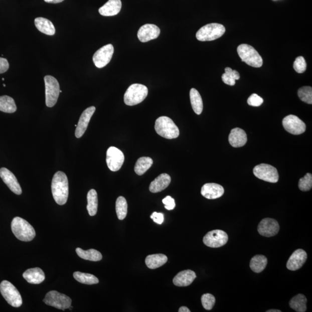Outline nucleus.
<instances>
[{
  "label": "nucleus",
  "mask_w": 312,
  "mask_h": 312,
  "mask_svg": "<svg viewBox=\"0 0 312 312\" xmlns=\"http://www.w3.org/2000/svg\"><path fill=\"white\" fill-rule=\"evenodd\" d=\"M279 224L276 220L271 218L262 219L258 224V232L265 237H272L279 233Z\"/></svg>",
  "instance_id": "obj_15"
},
{
  "label": "nucleus",
  "mask_w": 312,
  "mask_h": 312,
  "mask_svg": "<svg viewBox=\"0 0 312 312\" xmlns=\"http://www.w3.org/2000/svg\"><path fill=\"white\" fill-rule=\"evenodd\" d=\"M161 34V30L157 26L151 24H146L140 27L138 30V39L142 43L157 39Z\"/></svg>",
  "instance_id": "obj_17"
},
{
  "label": "nucleus",
  "mask_w": 312,
  "mask_h": 312,
  "mask_svg": "<svg viewBox=\"0 0 312 312\" xmlns=\"http://www.w3.org/2000/svg\"><path fill=\"white\" fill-rule=\"evenodd\" d=\"M150 218L153 220V221L158 224H163L164 220H165V216L162 213L153 212V214L150 216Z\"/></svg>",
  "instance_id": "obj_44"
},
{
  "label": "nucleus",
  "mask_w": 312,
  "mask_h": 312,
  "mask_svg": "<svg viewBox=\"0 0 312 312\" xmlns=\"http://www.w3.org/2000/svg\"><path fill=\"white\" fill-rule=\"evenodd\" d=\"M263 102V99L256 94L251 95L247 100V104L252 106H260Z\"/></svg>",
  "instance_id": "obj_42"
},
{
  "label": "nucleus",
  "mask_w": 312,
  "mask_h": 312,
  "mask_svg": "<svg viewBox=\"0 0 312 312\" xmlns=\"http://www.w3.org/2000/svg\"><path fill=\"white\" fill-rule=\"evenodd\" d=\"M201 302L204 309L210 310L215 305L216 299L214 295L207 293L201 296Z\"/></svg>",
  "instance_id": "obj_40"
},
{
  "label": "nucleus",
  "mask_w": 312,
  "mask_h": 312,
  "mask_svg": "<svg viewBox=\"0 0 312 312\" xmlns=\"http://www.w3.org/2000/svg\"><path fill=\"white\" fill-rule=\"evenodd\" d=\"M237 52L242 62L249 66L255 68H260L263 64V60L259 53L252 46L241 44L239 46Z\"/></svg>",
  "instance_id": "obj_4"
},
{
  "label": "nucleus",
  "mask_w": 312,
  "mask_h": 312,
  "mask_svg": "<svg viewBox=\"0 0 312 312\" xmlns=\"http://www.w3.org/2000/svg\"><path fill=\"white\" fill-rule=\"evenodd\" d=\"M179 312H190L189 308L186 306H182L179 309Z\"/></svg>",
  "instance_id": "obj_47"
},
{
  "label": "nucleus",
  "mask_w": 312,
  "mask_h": 312,
  "mask_svg": "<svg viewBox=\"0 0 312 312\" xmlns=\"http://www.w3.org/2000/svg\"><path fill=\"white\" fill-rule=\"evenodd\" d=\"M10 64L6 59L0 58V74L5 73L9 69Z\"/></svg>",
  "instance_id": "obj_45"
},
{
  "label": "nucleus",
  "mask_w": 312,
  "mask_h": 312,
  "mask_svg": "<svg viewBox=\"0 0 312 312\" xmlns=\"http://www.w3.org/2000/svg\"><path fill=\"white\" fill-rule=\"evenodd\" d=\"M128 205L125 198L120 196L117 198L116 202V211L118 219L123 220L127 214Z\"/></svg>",
  "instance_id": "obj_36"
},
{
  "label": "nucleus",
  "mask_w": 312,
  "mask_h": 312,
  "mask_svg": "<svg viewBox=\"0 0 312 312\" xmlns=\"http://www.w3.org/2000/svg\"><path fill=\"white\" fill-rule=\"evenodd\" d=\"M124 162V155L117 147L111 146L106 151V162L109 169L113 172L119 171Z\"/></svg>",
  "instance_id": "obj_12"
},
{
  "label": "nucleus",
  "mask_w": 312,
  "mask_h": 312,
  "mask_svg": "<svg viewBox=\"0 0 312 312\" xmlns=\"http://www.w3.org/2000/svg\"><path fill=\"white\" fill-rule=\"evenodd\" d=\"M73 276L75 280L83 284L91 285L97 284L99 282L97 277L90 273L75 272Z\"/></svg>",
  "instance_id": "obj_35"
},
{
  "label": "nucleus",
  "mask_w": 312,
  "mask_h": 312,
  "mask_svg": "<svg viewBox=\"0 0 312 312\" xmlns=\"http://www.w3.org/2000/svg\"><path fill=\"white\" fill-rule=\"evenodd\" d=\"M23 277L29 283L35 284H40L45 279V273L40 268H30L27 270L23 274Z\"/></svg>",
  "instance_id": "obj_25"
},
{
  "label": "nucleus",
  "mask_w": 312,
  "mask_h": 312,
  "mask_svg": "<svg viewBox=\"0 0 312 312\" xmlns=\"http://www.w3.org/2000/svg\"><path fill=\"white\" fill-rule=\"evenodd\" d=\"M294 69L299 74L303 73L306 70V63L302 56L296 58L293 65Z\"/></svg>",
  "instance_id": "obj_41"
},
{
  "label": "nucleus",
  "mask_w": 312,
  "mask_h": 312,
  "mask_svg": "<svg viewBox=\"0 0 312 312\" xmlns=\"http://www.w3.org/2000/svg\"><path fill=\"white\" fill-rule=\"evenodd\" d=\"M17 107L14 99L8 96H0V111L13 113L17 111Z\"/></svg>",
  "instance_id": "obj_33"
},
{
  "label": "nucleus",
  "mask_w": 312,
  "mask_h": 312,
  "mask_svg": "<svg viewBox=\"0 0 312 312\" xmlns=\"http://www.w3.org/2000/svg\"><path fill=\"white\" fill-rule=\"evenodd\" d=\"M307 257L305 250L301 249L296 250L289 258L286 264L287 268L292 271L300 269L305 264Z\"/></svg>",
  "instance_id": "obj_19"
},
{
  "label": "nucleus",
  "mask_w": 312,
  "mask_h": 312,
  "mask_svg": "<svg viewBox=\"0 0 312 312\" xmlns=\"http://www.w3.org/2000/svg\"><path fill=\"white\" fill-rule=\"evenodd\" d=\"M44 302L47 305L65 310L71 306L72 300L67 295L57 291H51L45 295Z\"/></svg>",
  "instance_id": "obj_9"
},
{
  "label": "nucleus",
  "mask_w": 312,
  "mask_h": 312,
  "mask_svg": "<svg viewBox=\"0 0 312 312\" xmlns=\"http://www.w3.org/2000/svg\"><path fill=\"white\" fill-rule=\"evenodd\" d=\"M228 141L234 147H242L247 142L246 133L240 128H233L228 136Z\"/></svg>",
  "instance_id": "obj_22"
},
{
  "label": "nucleus",
  "mask_w": 312,
  "mask_h": 312,
  "mask_svg": "<svg viewBox=\"0 0 312 312\" xmlns=\"http://www.w3.org/2000/svg\"><path fill=\"white\" fill-rule=\"evenodd\" d=\"M171 178L169 174H162L151 182L149 186L150 192L153 193H159L165 190L170 185Z\"/></svg>",
  "instance_id": "obj_23"
},
{
  "label": "nucleus",
  "mask_w": 312,
  "mask_h": 312,
  "mask_svg": "<svg viewBox=\"0 0 312 312\" xmlns=\"http://www.w3.org/2000/svg\"><path fill=\"white\" fill-rule=\"evenodd\" d=\"M52 192L56 203L63 205L67 203L69 188L68 181L65 173L58 171L53 176L52 182Z\"/></svg>",
  "instance_id": "obj_1"
},
{
  "label": "nucleus",
  "mask_w": 312,
  "mask_h": 312,
  "mask_svg": "<svg viewBox=\"0 0 312 312\" xmlns=\"http://www.w3.org/2000/svg\"><path fill=\"white\" fill-rule=\"evenodd\" d=\"M95 111H96V108H95V106H92L86 109L82 113L75 130V136L77 138H81L83 134H85L87 128L88 127L91 118L93 115Z\"/></svg>",
  "instance_id": "obj_16"
},
{
  "label": "nucleus",
  "mask_w": 312,
  "mask_h": 312,
  "mask_svg": "<svg viewBox=\"0 0 312 312\" xmlns=\"http://www.w3.org/2000/svg\"><path fill=\"white\" fill-rule=\"evenodd\" d=\"M163 203L165 205V208L167 210H173L176 207V202L173 198L171 196H167L165 199L163 200Z\"/></svg>",
  "instance_id": "obj_43"
},
{
  "label": "nucleus",
  "mask_w": 312,
  "mask_h": 312,
  "mask_svg": "<svg viewBox=\"0 0 312 312\" xmlns=\"http://www.w3.org/2000/svg\"><path fill=\"white\" fill-rule=\"evenodd\" d=\"M121 9V0H109L99 9V13L104 17L115 16L120 13Z\"/></svg>",
  "instance_id": "obj_24"
},
{
  "label": "nucleus",
  "mask_w": 312,
  "mask_h": 312,
  "mask_svg": "<svg viewBox=\"0 0 312 312\" xmlns=\"http://www.w3.org/2000/svg\"><path fill=\"white\" fill-rule=\"evenodd\" d=\"M228 237L226 232L220 230L209 231L203 238L204 244L212 248L225 245L228 242Z\"/></svg>",
  "instance_id": "obj_11"
},
{
  "label": "nucleus",
  "mask_w": 312,
  "mask_h": 312,
  "mask_svg": "<svg viewBox=\"0 0 312 312\" xmlns=\"http://www.w3.org/2000/svg\"><path fill=\"white\" fill-rule=\"evenodd\" d=\"M78 256L86 260L91 261H99L102 260V254L97 250L89 249L88 250H84L81 248L76 249Z\"/></svg>",
  "instance_id": "obj_31"
},
{
  "label": "nucleus",
  "mask_w": 312,
  "mask_h": 312,
  "mask_svg": "<svg viewBox=\"0 0 312 312\" xmlns=\"http://www.w3.org/2000/svg\"><path fill=\"white\" fill-rule=\"evenodd\" d=\"M253 174L259 180L270 183H276L279 181V174L277 169L267 164H261L254 167Z\"/></svg>",
  "instance_id": "obj_10"
},
{
  "label": "nucleus",
  "mask_w": 312,
  "mask_h": 312,
  "mask_svg": "<svg viewBox=\"0 0 312 312\" xmlns=\"http://www.w3.org/2000/svg\"><path fill=\"white\" fill-rule=\"evenodd\" d=\"M148 94L147 87L135 83L128 87L124 96L125 104L128 106L135 105L140 104Z\"/></svg>",
  "instance_id": "obj_5"
},
{
  "label": "nucleus",
  "mask_w": 312,
  "mask_h": 312,
  "mask_svg": "<svg viewBox=\"0 0 312 312\" xmlns=\"http://www.w3.org/2000/svg\"><path fill=\"white\" fill-rule=\"evenodd\" d=\"M87 211H88L90 216H94L97 214L98 209V196L96 190H90L87 193Z\"/></svg>",
  "instance_id": "obj_30"
},
{
  "label": "nucleus",
  "mask_w": 312,
  "mask_h": 312,
  "mask_svg": "<svg viewBox=\"0 0 312 312\" xmlns=\"http://www.w3.org/2000/svg\"><path fill=\"white\" fill-rule=\"evenodd\" d=\"M281 310H277V309H271V310H268L267 311V312H281Z\"/></svg>",
  "instance_id": "obj_48"
},
{
  "label": "nucleus",
  "mask_w": 312,
  "mask_h": 312,
  "mask_svg": "<svg viewBox=\"0 0 312 312\" xmlns=\"http://www.w3.org/2000/svg\"><path fill=\"white\" fill-rule=\"evenodd\" d=\"M3 86H5V87H6V85H5V84H4V85H3Z\"/></svg>",
  "instance_id": "obj_49"
},
{
  "label": "nucleus",
  "mask_w": 312,
  "mask_h": 312,
  "mask_svg": "<svg viewBox=\"0 0 312 312\" xmlns=\"http://www.w3.org/2000/svg\"><path fill=\"white\" fill-rule=\"evenodd\" d=\"M300 100L308 104H312V88L310 86H304L298 91Z\"/></svg>",
  "instance_id": "obj_38"
},
{
  "label": "nucleus",
  "mask_w": 312,
  "mask_h": 312,
  "mask_svg": "<svg viewBox=\"0 0 312 312\" xmlns=\"http://www.w3.org/2000/svg\"><path fill=\"white\" fill-rule=\"evenodd\" d=\"M240 78V75L236 70H232L230 67L225 68V73L222 76V81L226 84L230 86H234L235 81Z\"/></svg>",
  "instance_id": "obj_37"
},
{
  "label": "nucleus",
  "mask_w": 312,
  "mask_h": 312,
  "mask_svg": "<svg viewBox=\"0 0 312 312\" xmlns=\"http://www.w3.org/2000/svg\"><path fill=\"white\" fill-rule=\"evenodd\" d=\"M44 81L46 105L51 108L55 105L58 100L60 91L59 83L58 80L51 75L45 76Z\"/></svg>",
  "instance_id": "obj_7"
},
{
  "label": "nucleus",
  "mask_w": 312,
  "mask_h": 312,
  "mask_svg": "<svg viewBox=\"0 0 312 312\" xmlns=\"http://www.w3.org/2000/svg\"><path fill=\"white\" fill-rule=\"evenodd\" d=\"M13 233L21 241L29 242L36 237V231L33 227L26 220L16 217L11 223Z\"/></svg>",
  "instance_id": "obj_2"
},
{
  "label": "nucleus",
  "mask_w": 312,
  "mask_h": 312,
  "mask_svg": "<svg viewBox=\"0 0 312 312\" xmlns=\"http://www.w3.org/2000/svg\"><path fill=\"white\" fill-rule=\"evenodd\" d=\"M299 189L302 192L309 191L312 188V176L307 173L303 178H300L298 184Z\"/></svg>",
  "instance_id": "obj_39"
},
{
  "label": "nucleus",
  "mask_w": 312,
  "mask_h": 312,
  "mask_svg": "<svg viewBox=\"0 0 312 312\" xmlns=\"http://www.w3.org/2000/svg\"><path fill=\"white\" fill-rule=\"evenodd\" d=\"M196 274L192 270H185L178 273L173 279V283L178 287H186L191 284L196 278Z\"/></svg>",
  "instance_id": "obj_21"
},
{
  "label": "nucleus",
  "mask_w": 312,
  "mask_h": 312,
  "mask_svg": "<svg viewBox=\"0 0 312 312\" xmlns=\"http://www.w3.org/2000/svg\"><path fill=\"white\" fill-rule=\"evenodd\" d=\"M155 130L159 135L166 139H172L180 135V130L170 117L162 116L155 120Z\"/></svg>",
  "instance_id": "obj_3"
},
{
  "label": "nucleus",
  "mask_w": 312,
  "mask_h": 312,
  "mask_svg": "<svg viewBox=\"0 0 312 312\" xmlns=\"http://www.w3.org/2000/svg\"><path fill=\"white\" fill-rule=\"evenodd\" d=\"M44 1L48 3L58 4L63 2L64 0H44Z\"/></svg>",
  "instance_id": "obj_46"
},
{
  "label": "nucleus",
  "mask_w": 312,
  "mask_h": 312,
  "mask_svg": "<svg viewBox=\"0 0 312 312\" xmlns=\"http://www.w3.org/2000/svg\"><path fill=\"white\" fill-rule=\"evenodd\" d=\"M34 24L39 31L47 35H55L56 30L52 22L44 18H37L34 21Z\"/></svg>",
  "instance_id": "obj_26"
},
{
  "label": "nucleus",
  "mask_w": 312,
  "mask_h": 312,
  "mask_svg": "<svg viewBox=\"0 0 312 312\" xmlns=\"http://www.w3.org/2000/svg\"><path fill=\"white\" fill-rule=\"evenodd\" d=\"M268 263L267 257L263 255H256L254 256L250 262V267L256 273L263 271Z\"/></svg>",
  "instance_id": "obj_29"
},
{
  "label": "nucleus",
  "mask_w": 312,
  "mask_h": 312,
  "mask_svg": "<svg viewBox=\"0 0 312 312\" xmlns=\"http://www.w3.org/2000/svg\"><path fill=\"white\" fill-rule=\"evenodd\" d=\"M0 177L14 193L21 195L22 190L17 179L12 172L6 168L0 169Z\"/></svg>",
  "instance_id": "obj_18"
},
{
  "label": "nucleus",
  "mask_w": 312,
  "mask_h": 312,
  "mask_svg": "<svg viewBox=\"0 0 312 312\" xmlns=\"http://www.w3.org/2000/svg\"><path fill=\"white\" fill-rule=\"evenodd\" d=\"M167 261L168 258L165 254H151L146 257L145 263L148 268L153 269L162 267Z\"/></svg>",
  "instance_id": "obj_27"
},
{
  "label": "nucleus",
  "mask_w": 312,
  "mask_h": 312,
  "mask_svg": "<svg viewBox=\"0 0 312 312\" xmlns=\"http://www.w3.org/2000/svg\"><path fill=\"white\" fill-rule=\"evenodd\" d=\"M283 127L287 132L293 135H300L306 131V125L299 117L290 115L283 120Z\"/></svg>",
  "instance_id": "obj_13"
},
{
  "label": "nucleus",
  "mask_w": 312,
  "mask_h": 312,
  "mask_svg": "<svg viewBox=\"0 0 312 312\" xmlns=\"http://www.w3.org/2000/svg\"><path fill=\"white\" fill-rule=\"evenodd\" d=\"M0 292L10 305L19 307L22 305V298L20 292L14 285L7 280L0 284Z\"/></svg>",
  "instance_id": "obj_8"
},
{
  "label": "nucleus",
  "mask_w": 312,
  "mask_h": 312,
  "mask_svg": "<svg viewBox=\"0 0 312 312\" xmlns=\"http://www.w3.org/2000/svg\"><path fill=\"white\" fill-rule=\"evenodd\" d=\"M226 32L224 26L211 24L201 28L196 34L197 39L200 41H211L219 39Z\"/></svg>",
  "instance_id": "obj_6"
},
{
  "label": "nucleus",
  "mask_w": 312,
  "mask_h": 312,
  "mask_svg": "<svg viewBox=\"0 0 312 312\" xmlns=\"http://www.w3.org/2000/svg\"><path fill=\"white\" fill-rule=\"evenodd\" d=\"M114 52L113 46L108 44L99 49L93 57V62L98 68L105 67L111 62Z\"/></svg>",
  "instance_id": "obj_14"
},
{
  "label": "nucleus",
  "mask_w": 312,
  "mask_h": 312,
  "mask_svg": "<svg viewBox=\"0 0 312 312\" xmlns=\"http://www.w3.org/2000/svg\"><path fill=\"white\" fill-rule=\"evenodd\" d=\"M153 161L150 158L142 157L136 161L134 167L135 173L138 176H142L153 165Z\"/></svg>",
  "instance_id": "obj_34"
},
{
  "label": "nucleus",
  "mask_w": 312,
  "mask_h": 312,
  "mask_svg": "<svg viewBox=\"0 0 312 312\" xmlns=\"http://www.w3.org/2000/svg\"><path fill=\"white\" fill-rule=\"evenodd\" d=\"M190 98L193 111L200 115L203 110V102L199 91L194 88L190 90Z\"/></svg>",
  "instance_id": "obj_28"
},
{
  "label": "nucleus",
  "mask_w": 312,
  "mask_h": 312,
  "mask_svg": "<svg viewBox=\"0 0 312 312\" xmlns=\"http://www.w3.org/2000/svg\"><path fill=\"white\" fill-rule=\"evenodd\" d=\"M307 299L303 294H299L293 297L289 303V305L292 309L297 312H305L306 311Z\"/></svg>",
  "instance_id": "obj_32"
},
{
  "label": "nucleus",
  "mask_w": 312,
  "mask_h": 312,
  "mask_svg": "<svg viewBox=\"0 0 312 312\" xmlns=\"http://www.w3.org/2000/svg\"><path fill=\"white\" fill-rule=\"evenodd\" d=\"M224 193L222 186L210 183L205 184L201 189V195L209 200H215L221 197Z\"/></svg>",
  "instance_id": "obj_20"
}]
</instances>
